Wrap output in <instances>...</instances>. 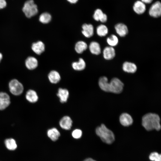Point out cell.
Listing matches in <instances>:
<instances>
[{
    "instance_id": "cell-23",
    "label": "cell",
    "mask_w": 161,
    "mask_h": 161,
    "mask_svg": "<svg viewBox=\"0 0 161 161\" xmlns=\"http://www.w3.org/2000/svg\"><path fill=\"white\" fill-rule=\"evenodd\" d=\"M47 134L48 137L53 141L57 140L60 135L59 131L55 128L48 130L47 132Z\"/></svg>"
},
{
    "instance_id": "cell-11",
    "label": "cell",
    "mask_w": 161,
    "mask_h": 161,
    "mask_svg": "<svg viewBox=\"0 0 161 161\" xmlns=\"http://www.w3.org/2000/svg\"><path fill=\"white\" fill-rule=\"evenodd\" d=\"M72 121L71 118L67 116L63 117L59 121V125L63 129L66 130L70 129L72 125Z\"/></svg>"
},
{
    "instance_id": "cell-2",
    "label": "cell",
    "mask_w": 161,
    "mask_h": 161,
    "mask_svg": "<svg viewBox=\"0 0 161 161\" xmlns=\"http://www.w3.org/2000/svg\"><path fill=\"white\" fill-rule=\"evenodd\" d=\"M160 118L155 113H148L144 115L142 118V125L148 131L155 129L159 131L161 129Z\"/></svg>"
},
{
    "instance_id": "cell-32",
    "label": "cell",
    "mask_w": 161,
    "mask_h": 161,
    "mask_svg": "<svg viewBox=\"0 0 161 161\" xmlns=\"http://www.w3.org/2000/svg\"><path fill=\"white\" fill-rule=\"evenodd\" d=\"M144 3L149 4L151 3L153 0H141Z\"/></svg>"
},
{
    "instance_id": "cell-30",
    "label": "cell",
    "mask_w": 161,
    "mask_h": 161,
    "mask_svg": "<svg viewBox=\"0 0 161 161\" xmlns=\"http://www.w3.org/2000/svg\"><path fill=\"white\" fill-rule=\"evenodd\" d=\"M82 131L79 129L74 130L72 133V135L75 138L78 139L80 138L82 135Z\"/></svg>"
},
{
    "instance_id": "cell-17",
    "label": "cell",
    "mask_w": 161,
    "mask_h": 161,
    "mask_svg": "<svg viewBox=\"0 0 161 161\" xmlns=\"http://www.w3.org/2000/svg\"><path fill=\"white\" fill-rule=\"evenodd\" d=\"M57 95L59 98L60 102L63 103L67 101L69 97V92L66 89L59 88Z\"/></svg>"
},
{
    "instance_id": "cell-34",
    "label": "cell",
    "mask_w": 161,
    "mask_h": 161,
    "mask_svg": "<svg viewBox=\"0 0 161 161\" xmlns=\"http://www.w3.org/2000/svg\"><path fill=\"white\" fill-rule=\"evenodd\" d=\"M84 161H96L91 158H88L85 160Z\"/></svg>"
},
{
    "instance_id": "cell-21",
    "label": "cell",
    "mask_w": 161,
    "mask_h": 161,
    "mask_svg": "<svg viewBox=\"0 0 161 161\" xmlns=\"http://www.w3.org/2000/svg\"><path fill=\"white\" fill-rule=\"evenodd\" d=\"M26 98L28 101L32 103H35L38 99L36 92L35 91L31 89L27 92Z\"/></svg>"
},
{
    "instance_id": "cell-1",
    "label": "cell",
    "mask_w": 161,
    "mask_h": 161,
    "mask_svg": "<svg viewBox=\"0 0 161 161\" xmlns=\"http://www.w3.org/2000/svg\"><path fill=\"white\" fill-rule=\"evenodd\" d=\"M98 84L100 88L103 91L115 94L121 93L124 86V84L119 78H113L109 82L107 78L105 76L100 78Z\"/></svg>"
},
{
    "instance_id": "cell-3",
    "label": "cell",
    "mask_w": 161,
    "mask_h": 161,
    "mask_svg": "<svg viewBox=\"0 0 161 161\" xmlns=\"http://www.w3.org/2000/svg\"><path fill=\"white\" fill-rule=\"evenodd\" d=\"M95 132L102 140L107 144H111L114 140L115 137L113 133L104 124H102L97 127Z\"/></svg>"
},
{
    "instance_id": "cell-25",
    "label": "cell",
    "mask_w": 161,
    "mask_h": 161,
    "mask_svg": "<svg viewBox=\"0 0 161 161\" xmlns=\"http://www.w3.org/2000/svg\"><path fill=\"white\" fill-rule=\"evenodd\" d=\"M96 33L100 37L106 36L108 33V29L106 26L101 24L98 25L96 28Z\"/></svg>"
},
{
    "instance_id": "cell-35",
    "label": "cell",
    "mask_w": 161,
    "mask_h": 161,
    "mask_svg": "<svg viewBox=\"0 0 161 161\" xmlns=\"http://www.w3.org/2000/svg\"><path fill=\"white\" fill-rule=\"evenodd\" d=\"M2 58V55L1 53H0V62L1 61Z\"/></svg>"
},
{
    "instance_id": "cell-4",
    "label": "cell",
    "mask_w": 161,
    "mask_h": 161,
    "mask_svg": "<svg viewBox=\"0 0 161 161\" xmlns=\"http://www.w3.org/2000/svg\"><path fill=\"white\" fill-rule=\"evenodd\" d=\"M22 11L26 16L28 18L35 15L38 13L37 5L33 0H28L24 3Z\"/></svg>"
},
{
    "instance_id": "cell-19",
    "label": "cell",
    "mask_w": 161,
    "mask_h": 161,
    "mask_svg": "<svg viewBox=\"0 0 161 161\" xmlns=\"http://www.w3.org/2000/svg\"><path fill=\"white\" fill-rule=\"evenodd\" d=\"M91 52L95 55H98L101 52V49L99 43L96 41H93L90 43L89 46Z\"/></svg>"
},
{
    "instance_id": "cell-12",
    "label": "cell",
    "mask_w": 161,
    "mask_h": 161,
    "mask_svg": "<svg viewBox=\"0 0 161 161\" xmlns=\"http://www.w3.org/2000/svg\"><path fill=\"white\" fill-rule=\"evenodd\" d=\"M82 33L85 37L90 38L92 36L94 33V28L92 25L84 24L82 26Z\"/></svg>"
},
{
    "instance_id": "cell-28",
    "label": "cell",
    "mask_w": 161,
    "mask_h": 161,
    "mask_svg": "<svg viewBox=\"0 0 161 161\" xmlns=\"http://www.w3.org/2000/svg\"><path fill=\"white\" fill-rule=\"evenodd\" d=\"M52 18L51 15L47 12L42 13L39 17V20L43 24H47L51 20Z\"/></svg>"
},
{
    "instance_id": "cell-14",
    "label": "cell",
    "mask_w": 161,
    "mask_h": 161,
    "mask_svg": "<svg viewBox=\"0 0 161 161\" xmlns=\"http://www.w3.org/2000/svg\"><path fill=\"white\" fill-rule=\"evenodd\" d=\"M94 19L97 21H100L102 23L106 22L107 19V16L102 10L99 9H96L93 15Z\"/></svg>"
},
{
    "instance_id": "cell-27",
    "label": "cell",
    "mask_w": 161,
    "mask_h": 161,
    "mask_svg": "<svg viewBox=\"0 0 161 161\" xmlns=\"http://www.w3.org/2000/svg\"><path fill=\"white\" fill-rule=\"evenodd\" d=\"M106 42L109 46L113 47L118 44L119 40L116 35L112 34L107 38Z\"/></svg>"
},
{
    "instance_id": "cell-31",
    "label": "cell",
    "mask_w": 161,
    "mask_h": 161,
    "mask_svg": "<svg viewBox=\"0 0 161 161\" xmlns=\"http://www.w3.org/2000/svg\"><path fill=\"white\" fill-rule=\"evenodd\" d=\"M7 5V3L5 0H0V9L5 8Z\"/></svg>"
},
{
    "instance_id": "cell-29",
    "label": "cell",
    "mask_w": 161,
    "mask_h": 161,
    "mask_svg": "<svg viewBox=\"0 0 161 161\" xmlns=\"http://www.w3.org/2000/svg\"><path fill=\"white\" fill-rule=\"evenodd\" d=\"M150 160L153 161H161V156L160 154L156 152L151 153L149 155Z\"/></svg>"
},
{
    "instance_id": "cell-10",
    "label": "cell",
    "mask_w": 161,
    "mask_h": 161,
    "mask_svg": "<svg viewBox=\"0 0 161 161\" xmlns=\"http://www.w3.org/2000/svg\"><path fill=\"white\" fill-rule=\"evenodd\" d=\"M114 28L117 33L120 37H125L128 33V28L123 24H117L115 25Z\"/></svg>"
},
{
    "instance_id": "cell-18",
    "label": "cell",
    "mask_w": 161,
    "mask_h": 161,
    "mask_svg": "<svg viewBox=\"0 0 161 161\" xmlns=\"http://www.w3.org/2000/svg\"><path fill=\"white\" fill-rule=\"evenodd\" d=\"M25 65L28 69L32 70L36 68L38 66V61L35 57H29L26 60Z\"/></svg>"
},
{
    "instance_id": "cell-6",
    "label": "cell",
    "mask_w": 161,
    "mask_h": 161,
    "mask_svg": "<svg viewBox=\"0 0 161 161\" xmlns=\"http://www.w3.org/2000/svg\"><path fill=\"white\" fill-rule=\"evenodd\" d=\"M149 15L154 18H158L161 15V4L159 1H157L151 6L149 10Z\"/></svg>"
},
{
    "instance_id": "cell-9",
    "label": "cell",
    "mask_w": 161,
    "mask_h": 161,
    "mask_svg": "<svg viewBox=\"0 0 161 161\" xmlns=\"http://www.w3.org/2000/svg\"><path fill=\"white\" fill-rule=\"evenodd\" d=\"M115 51L113 47L108 46L106 47L103 51V55L104 58L107 60H112L115 56Z\"/></svg>"
},
{
    "instance_id": "cell-5",
    "label": "cell",
    "mask_w": 161,
    "mask_h": 161,
    "mask_svg": "<svg viewBox=\"0 0 161 161\" xmlns=\"http://www.w3.org/2000/svg\"><path fill=\"white\" fill-rule=\"evenodd\" d=\"M9 88L10 92L16 95H21L23 92L24 88L22 84L16 79L11 80L9 83Z\"/></svg>"
},
{
    "instance_id": "cell-20",
    "label": "cell",
    "mask_w": 161,
    "mask_h": 161,
    "mask_svg": "<svg viewBox=\"0 0 161 161\" xmlns=\"http://www.w3.org/2000/svg\"><path fill=\"white\" fill-rule=\"evenodd\" d=\"M48 78L50 82L54 84L57 83L61 80L60 75L55 70H52L50 72L48 75Z\"/></svg>"
},
{
    "instance_id": "cell-7",
    "label": "cell",
    "mask_w": 161,
    "mask_h": 161,
    "mask_svg": "<svg viewBox=\"0 0 161 161\" xmlns=\"http://www.w3.org/2000/svg\"><path fill=\"white\" fill-rule=\"evenodd\" d=\"M10 103L9 96L6 93L0 92V110H2L8 107Z\"/></svg>"
},
{
    "instance_id": "cell-16",
    "label": "cell",
    "mask_w": 161,
    "mask_h": 161,
    "mask_svg": "<svg viewBox=\"0 0 161 161\" xmlns=\"http://www.w3.org/2000/svg\"><path fill=\"white\" fill-rule=\"evenodd\" d=\"M133 9L137 14H141L143 13L146 10L145 3L140 1H136L134 4Z\"/></svg>"
},
{
    "instance_id": "cell-24",
    "label": "cell",
    "mask_w": 161,
    "mask_h": 161,
    "mask_svg": "<svg viewBox=\"0 0 161 161\" xmlns=\"http://www.w3.org/2000/svg\"><path fill=\"white\" fill-rule=\"evenodd\" d=\"M87 45L84 41H79L75 44V50L78 53L81 54L87 48Z\"/></svg>"
},
{
    "instance_id": "cell-33",
    "label": "cell",
    "mask_w": 161,
    "mask_h": 161,
    "mask_svg": "<svg viewBox=\"0 0 161 161\" xmlns=\"http://www.w3.org/2000/svg\"><path fill=\"white\" fill-rule=\"evenodd\" d=\"M78 0H67L68 1L71 3H75Z\"/></svg>"
},
{
    "instance_id": "cell-8",
    "label": "cell",
    "mask_w": 161,
    "mask_h": 161,
    "mask_svg": "<svg viewBox=\"0 0 161 161\" xmlns=\"http://www.w3.org/2000/svg\"><path fill=\"white\" fill-rule=\"evenodd\" d=\"M119 121L120 124L124 126H128L132 125L133 120L131 116L129 114L122 113L120 116Z\"/></svg>"
},
{
    "instance_id": "cell-26",
    "label": "cell",
    "mask_w": 161,
    "mask_h": 161,
    "mask_svg": "<svg viewBox=\"0 0 161 161\" xmlns=\"http://www.w3.org/2000/svg\"><path fill=\"white\" fill-rule=\"evenodd\" d=\"M4 144L6 148L10 150H14L17 147L16 141L13 138L6 139L4 141Z\"/></svg>"
},
{
    "instance_id": "cell-22",
    "label": "cell",
    "mask_w": 161,
    "mask_h": 161,
    "mask_svg": "<svg viewBox=\"0 0 161 161\" xmlns=\"http://www.w3.org/2000/svg\"><path fill=\"white\" fill-rule=\"evenodd\" d=\"M72 66L75 70L81 71L85 68L86 64L83 58H80L78 61L73 62L72 64Z\"/></svg>"
},
{
    "instance_id": "cell-15",
    "label": "cell",
    "mask_w": 161,
    "mask_h": 161,
    "mask_svg": "<svg viewBox=\"0 0 161 161\" xmlns=\"http://www.w3.org/2000/svg\"><path fill=\"white\" fill-rule=\"evenodd\" d=\"M32 49L36 54L39 55L44 51L45 45L42 41H39L32 44Z\"/></svg>"
},
{
    "instance_id": "cell-13",
    "label": "cell",
    "mask_w": 161,
    "mask_h": 161,
    "mask_svg": "<svg viewBox=\"0 0 161 161\" xmlns=\"http://www.w3.org/2000/svg\"><path fill=\"white\" fill-rule=\"evenodd\" d=\"M122 69L125 72L133 73L137 71V65L134 63L126 61L123 64Z\"/></svg>"
}]
</instances>
